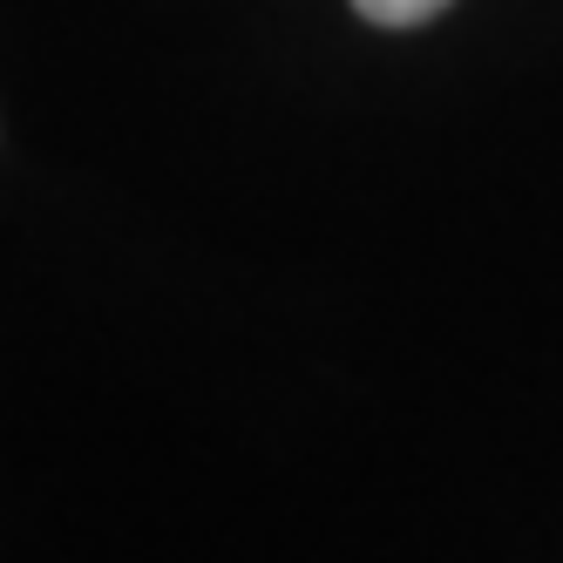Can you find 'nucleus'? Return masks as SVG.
I'll use <instances>...</instances> for the list:
<instances>
[{
    "instance_id": "f257e3e1",
    "label": "nucleus",
    "mask_w": 563,
    "mask_h": 563,
    "mask_svg": "<svg viewBox=\"0 0 563 563\" xmlns=\"http://www.w3.org/2000/svg\"><path fill=\"white\" fill-rule=\"evenodd\" d=\"M441 8H449V0H353V14L374 21V27H421Z\"/></svg>"
}]
</instances>
